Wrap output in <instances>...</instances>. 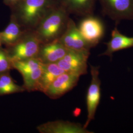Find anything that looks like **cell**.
Masks as SVG:
<instances>
[{
	"label": "cell",
	"instance_id": "cell-16",
	"mask_svg": "<svg viewBox=\"0 0 133 133\" xmlns=\"http://www.w3.org/2000/svg\"><path fill=\"white\" fill-rule=\"evenodd\" d=\"M25 91L23 86L17 85L10 73L0 76V96L21 93Z\"/></svg>",
	"mask_w": 133,
	"mask_h": 133
},
{
	"label": "cell",
	"instance_id": "cell-20",
	"mask_svg": "<svg viewBox=\"0 0 133 133\" xmlns=\"http://www.w3.org/2000/svg\"><path fill=\"white\" fill-rule=\"evenodd\" d=\"M19 1V0H4V3L6 5L9 6L10 8H12Z\"/></svg>",
	"mask_w": 133,
	"mask_h": 133
},
{
	"label": "cell",
	"instance_id": "cell-14",
	"mask_svg": "<svg viewBox=\"0 0 133 133\" xmlns=\"http://www.w3.org/2000/svg\"><path fill=\"white\" fill-rule=\"evenodd\" d=\"M25 30L14 15L11 14L8 26L3 31L1 32L2 45H4L6 48L13 45L21 37Z\"/></svg>",
	"mask_w": 133,
	"mask_h": 133
},
{
	"label": "cell",
	"instance_id": "cell-21",
	"mask_svg": "<svg viewBox=\"0 0 133 133\" xmlns=\"http://www.w3.org/2000/svg\"><path fill=\"white\" fill-rule=\"evenodd\" d=\"M2 46V43L1 41V32H0V46Z\"/></svg>",
	"mask_w": 133,
	"mask_h": 133
},
{
	"label": "cell",
	"instance_id": "cell-4",
	"mask_svg": "<svg viewBox=\"0 0 133 133\" xmlns=\"http://www.w3.org/2000/svg\"><path fill=\"white\" fill-rule=\"evenodd\" d=\"M89 56L90 50L68 49L66 55L57 64L65 72L81 76L87 72Z\"/></svg>",
	"mask_w": 133,
	"mask_h": 133
},
{
	"label": "cell",
	"instance_id": "cell-11",
	"mask_svg": "<svg viewBox=\"0 0 133 133\" xmlns=\"http://www.w3.org/2000/svg\"><path fill=\"white\" fill-rule=\"evenodd\" d=\"M37 129L41 133H92L84 128L81 124L64 120H55L42 124Z\"/></svg>",
	"mask_w": 133,
	"mask_h": 133
},
{
	"label": "cell",
	"instance_id": "cell-3",
	"mask_svg": "<svg viewBox=\"0 0 133 133\" xmlns=\"http://www.w3.org/2000/svg\"><path fill=\"white\" fill-rule=\"evenodd\" d=\"M41 42L33 30H26L13 45L6 48L12 61L37 58Z\"/></svg>",
	"mask_w": 133,
	"mask_h": 133
},
{
	"label": "cell",
	"instance_id": "cell-17",
	"mask_svg": "<svg viewBox=\"0 0 133 133\" xmlns=\"http://www.w3.org/2000/svg\"><path fill=\"white\" fill-rule=\"evenodd\" d=\"M43 64L36 58L21 61H12L13 69L19 71L22 77L28 75L35 70L42 66Z\"/></svg>",
	"mask_w": 133,
	"mask_h": 133
},
{
	"label": "cell",
	"instance_id": "cell-10",
	"mask_svg": "<svg viewBox=\"0 0 133 133\" xmlns=\"http://www.w3.org/2000/svg\"><path fill=\"white\" fill-rule=\"evenodd\" d=\"M68 49L58 39L41 43L37 58L43 64L57 63L66 55Z\"/></svg>",
	"mask_w": 133,
	"mask_h": 133
},
{
	"label": "cell",
	"instance_id": "cell-9",
	"mask_svg": "<svg viewBox=\"0 0 133 133\" xmlns=\"http://www.w3.org/2000/svg\"><path fill=\"white\" fill-rule=\"evenodd\" d=\"M79 77L64 72L56 77L44 93L50 99H58L76 86Z\"/></svg>",
	"mask_w": 133,
	"mask_h": 133
},
{
	"label": "cell",
	"instance_id": "cell-18",
	"mask_svg": "<svg viewBox=\"0 0 133 133\" xmlns=\"http://www.w3.org/2000/svg\"><path fill=\"white\" fill-rule=\"evenodd\" d=\"M42 66L35 70L28 75L23 77V86L25 91L29 92L38 91V81L42 72Z\"/></svg>",
	"mask_w": 133,
	"mask_h": 133
},
{
	"label": "cell",
	"instance_id": "cell-6",
	"mask_svg": "<svg viewBox=\"0 0 133 133\" xmlns=\"http://www.w3.org/2000/svg\"><path fill=\"white\" fill-rule=\"evenodd\" d=\"M104 14L118 23L133 19V0H99Z\"/></svg>",
	"mask_w": 133,
	"mask_h": 133
},
{
	"label": "cell",
	"instance_id": "cell-1",
	"mask_svg": "<svg viewBox=\"0 0 133 133\" xmlns=\"http://www.w3.org/2000/svg\"><path fill=\"white\" fill-rule=\"evenodd\" d=\"M59 5L57 0H19L12 14L24 30H34L43 18Z\"/></svg>",
	"mask_w": 133,
	"mask_h": 133
},
{
	"label": "cell",
	"instance_id": "cell-2",
	"mask_svg": "<svg viewBox=\"0 0 133 133\" xmlns=\"http://www.w3.org/2000/svg\"><path fill=\"white\" fill-rule=\"evenodd\" d=\"M70 14L59 5L46 14L34 30L42 43L56 40L65 31Z\"/></svg>",
	"mask_w": 133,
	"mask_h": 133
},
{
	"label": "cell",
	"instance_id": "cell-15",
	"mask_svg": "<svg viewBox=\"0 0 133 133\" xmlns=\"http://www.w3.org/2000/svg\"><path fill=\"white\" fill-rule=\"evenodd\" d=\"M64 72L57 63L43 64L42 72L38 81V91L44 93L56 77Z\"/></svg>",
	"mask_w": 133,
	"mask_h": 133
},
{
	"label": "cell",
	"instance_id": "cell-19",
	"mask_svg": "<svg viewBox=\"0 0 133 133\" xmlns=\"http://www.w3.org/2000/svg\"><path fill=\"white\" fill-rule=\"evenodd\" d=\"M13 69L12 61L6 48L0 46V76L10 73Z\"/></svg>",
	"mask_w": 133,
	"mask_h": 133
},
{
	"label": "cell",
	"instance_id": "cell-8",
	"mask_svg": "<svg viewBox=\"0 0 133 133\" xmlns=\"http://www.w3.org/2000/svg\"><path fill=\"white\" fill-rule=\"evenodd\" d=\"M58 40L68 49L90 50L92 46L83 38L72 19L70 18L65 31Z\"/></svg>",
	"mask_w": 133,
	"mask_h": 133
},
{
	"label": "cell",
	"instance_id": "cell-7",
	"mask_svg": "<svg viewBox=\"0 0 133 133\" xmlns=\"http://www.w3.org/2000/svg\"><path fill=\"white\" fill-rule=\"evenodd\" d=\"M83 38L92 48L97 45L103 38L105 27L100 19L92 15L86 16L78 27Z\"/></svg>",
	"mask_w": 133,
	"mask_h": 133
},
{
	"label": "cell",
	"instance_id": "cell-12",
	"mask_svg": "<svg viewBox=\"0 0 133 133\" xmlns=\"http://www.w3.org/2000/svg\"><path fill=\"white\" fill-rule=\"evenodd\" d=\"M105 44L107 49L99 56H107L111 58L113 54L117 51L133 47V37L124 35L115 28L111 32L110 40Z\"/></svg>",
	"mask_w": 133,
	"mask_h": 133
},
{
	"label": "cell",
	"instance_id": "cell-13",
	"mask_svg": "<svg viewBox=\"0 0 133 133\" xmlns=\"http://www.w3.org/2000/svg\"><path fill=\"white\" fill-rule=\"evenodd\" d=\"M58 4L70 14L92 15L97 0H57Z\"/></svg>",
	"mask_w": 133,
	"mask_h": 133
},
{
	"label": "cell",
	"instance_id": "cell-5",
	"mask_svg": "<svg viewBox=\"0 0 133 133\" xmlns=\"http://www.w3.org/2000/svg\"><path fill=\"white\" fill-rule=\"evenodd\" d=\"M91 81L86 96L87 118L83 127L86 129L94 119L97 108L100 103L101 82L99 78V66H90Z\"/></svg>",
	"mask_w": 133,
	"mask_h": 133
}]
</instances>
